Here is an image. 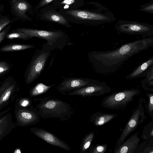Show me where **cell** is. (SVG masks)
<instances>
[{"mask_svg":"<svg viewBox=\"0 0 153 153\" xmlns=\"http://www.w3.org/2000/svg\"><path fill=\"white\" fill-rule=\"evenodd\" d=\"M34 101L39 102L36 107L39 116L43 119L55 118L60 121L66 120L72 113L69 104L54 97L35 99Z\"/></svg>","mask_w":153,"mask_h":153,"instance_id":"1","label":"cell"},{"mask_svg":"<svg viewBox=\"0 0 153 153\" xmlns=\"http://www.w3.org/2000/svg\"><path fill=\"white\" fill-rule=\"evenodd\" d=\"M15 30L28 34L30 39L36 37L45 40L47 42L42 46L51 51L56 49L62 50L65 46L70 44L67 35L60 30L51 31L25 28H18Z\"/></svg>","mask_w":153,"mask_h":153,"instance_id":"2","label":"cell"},{"mask_svg":"<svg viewBox=\"0 0 153 153\" xmlns=\"http://www.w3.org/2000/svg\"><path fill=\"white\" fill-rule=\"evenodd\" d=\"M42 47L41 49H37L36 51L26 70L24 77L26 84L32 83L38 78L43 70L50 55L51 51L48 48Z\"/></svg>","mask_w":153,"mask_h":153,"instance_id":"3","label":"cell"},{"mask_svg":"<svg viewBox=\"0 0 153 153\" xmlns=\"http://www.w3.org/2000/svg\"><path fill=\"white\" fill-rule=\"evenodd\" d=\"M140 92L139 88H131L114 93L102 99V105L105 108L110 109L124 108L133 101L134 97Z\"/></svg>","mask_w":153,"mask_h":153,"instance_id":"4","label":"cell"},{"mask_svg":"<svg viewBox=\"0 0 153 153\" xmlns=\"http://www.w3.org/2000/svg\"><path fill=\"white\" fill-rule=\"evenodd\" d=\"M143 98H140L137 105L133 111L121 134L117 141L114 152L124 142L128 136L146 120L145 108Z\"/></svg>","mask_w":153,"mask_h":153,"instance_id":"5","label":"cell"},{"mask_svg":"<svg viewBox=\"0 0 153 153\" xmlns=\"http://www.w3.org/2000/svg\"><path fill=\"white\" fill-rule=\"evenodd\" d=\"M111 91V88L105 82L93 79L86 86L69 92L67 95L70 96H81L83 97L100 96L109 93Z\"/></svg>","mask_w":153,"mask_h":153,"instance_id":"6","label":"cell"},{"mask_svg":"<svg viewBox=\"0 0 153 153\" xmlns=\"http://www.w3.org/2000/svg\"><path fill=\"white\" fill-rule=\"evenodd\" d=\"M14 113L16 126L25 127L35 124L40 121L37 108L32 106L22 108L15 106Z\"/></svg>","mask_w":153,"mask_h":153,"instance_id":"7","label":"cell"},{"mask_svg":"<svg viewBox=\"0 0 153 153\" xmlns=\"http://www.w3.org/2000/svg\"><path fill=\"white\" fill-rule=\"evenodd\" d=\"M119 29L128 34L151 37L153 35V26L135 21H127L120 25Z\"/></svg>","mask_w":153,"mask_h":153,"instance_id":"8","label":"cell"},{"mask_svg":"<svg viewBox=\"0 0 153 153\" xmlns=\"http://www.w3.org/2000/svg\"><path fill=\"white\" fill-rule=\"evenodd\" d=\"M17 83L12 76L6 78L0 87V111L7 105L17 91Z\"/></svg>","mask_w":153,"mask_h":153,"instance_id":"9","label":"cell"},{"mask_svg":"<svg viewBox=\"0 0 153 153\" xmlns=\"http://www.w3.org/2000/svg\"><path fill=\"white\" fill-rule=\"evenodd\" d=\"M30 130L33 134L53 146L59 147L67 151L71 150L69 146L64 141L44 129L32 127L30 128Z\"/></svg>","mask_w":153,"mask_h":153,"instance_id":"10","label":"cell"},{"mask_svg":"<svg viewBox=\"0 0 153 153\" xmlns=\"http://www.w3.org/2000/svg\"><path fill=\"white\" fill-rule=\"evenodd\" d=\"M93 80V79L85 78H65L58 85L57 89L59 92L65 94V93L86 86Z\"/></svg>","mask_w":153,"mask_h":153,"instance_id":"11","label":"cell"},{"mask_svg":"<svg viewBox=\"0 0 153 153\" xmlns=\"http://www.w3.org/2000/svg\"><path fill=\"white\" fill-rule=\"evenodd\" d=\"M56 8L52 4L48 5L39 10L40 19L43 21L57 23L70 27L68 21L62 14L56 11Z\"/></svg>","mask_w":153,"mask_h":153,"instance_id":"12","label":"cell"},{"mask_svg":"<svg viewBox=\"0 0 153 153\" xmlns=\"http://www.w3.org/2000/svg\"><path fill=\"white\" fill-rule=\"evenodd\" d=\"M10 9L12 14L19 19L31 21L27 13L30 12L32 6L27 0H11L10 1Z\"/></svg>","mask_w":153,"mask_h":153,"instance_id":"13","label":"cell"},{"mask_svg":"<svg viewBox=\"0 0 153 153\" xmlns=\"http://www.w3.org/2000/svg\"><path fill=\"white\" fill-rule=\"evenodd\" d=\"M137 132L124 142L114 152V153H133L139 143L140 139L138 137Z\"/></svg>","mask_w":153,"mask_h":153,"instance_id":"14","label":"cell"},{"mask_svg":"<svg viewBox=\"0 0 153 153\" xmlns=\"http://www.w3.org/2000/svg\"><path fill=\"white\" fill-rule=\"evenodd\" d=\"M16 126L12 120V116L9 113L0 118V141L8 135Z\"/></svg>","mask_w":153,"mask_h":153,"instance_id":"15","label":"cell"},{"mask_svg":"<svg viewBox=\"0 0 153 153\" xmlns=\"http://www.w3.org/2000/svg\"><path fill=\"white\" fill-rule=\"evenodd\" d=\"M65 13L76 18L82 19L99 20L108 19V17L103 15L84 10H70L66 11Z\"/></svg>","mask_w":153,"mask_h":153,"instance_id":"16","label":"cell"},{"mask_svg":"<svg viewBox=\"0 0 153 153\" xmlns=\"http://www.w3.org/2000/svg\"><path fill=\"white\" fill-rule=\"evenodd\" d=\"M118 116L115 114L103 113L98 112L92 114L90 122L95 126L103 125Z\"/></svg>","mask_w":153,"mask_h":153,"instance_id":"17","label":"cell"},{"mask_svg":"<svg viewBox=\"0 0 153 153\" xmlns=\"http://www.w3.org/2000/svg\"><path fill=\"white\" fill-rule=\"evenodd\" d=\"M153 64V55L148 59L144 62L130 73L126 77L128 79L144 76L145 74Z\"/></svg>","mask_w":153,"mask_h":153,"instance_id":"18","label":"cell"},{"mask_svg":"<svg viewBox=\"0 0 153 153\" xmlns=\"http://www.w3.org/2000/svg\"><path fill=\"white\" fill-rule=\"evenodd\" d=\"M34 47L35 45L31 44L12 43L2 46L0 48V51L4 52L18 51L33 48Z\"/></svg>","mask_w":153,"mask_h":153,"instance_id":"19","label":"cell"},{"mask_svg":"<svg viewBox=\"0 0 153 153\" xmlns=\"http://www.w3.org/2000/svg\"><path fill=\"white\" fill-rule=\"evenodd\" d=\"M55 85L53 84L47 85L42 83H38L30 90L29 94L31 97L40 95L46 93Z\"/></svg>","mask_w":153,"mask_h":153,"instance_id":"20","label":"cell"},{"mask_svg":"<svg viewBox=\"0 0 153 153\" xmlns=\"http://www.w3.org/2000/svg\"><path fill=\"white\" fill-rule=\"evenodd\" d=\"M95 133L92 131L87 134L82 139L80 147L81 153H87L94 138Z\"/></svg>","mask_w":153,"mask_h":153,"instance_id":"21","label":"cell"},{"mask_svg":"<svg viewBox=\"0 0 153 153\" xmlns=\"http://www.w3.org/2000/svg\"><path fill=\"white\" fill-rule=\"evenodd\" d=\"M143 98V104L148 114L153 120V93L148 92Z\"/></svg>","mask_w":153,"mask_h":153,"instance_id":"22","label":"cell"},{"mask_svg":"<svg viewBox=\"0 0 153 153\" xmlns=\"http://www.w3.org/2000/svg\"><path fill=\"white\" fill-rule=\"evenodd\" d=\"M141 138L143 140L153 143V121H150L144 126Z\"/></svg>","mask_w":153,"mask_h":153,"instance_id":"23","label":"cell"},{"mask_svg":"<svg viewBox=\"0 0 153 153\" xmlns=\"http://www.w3.org/2000/svg\"><path fill=\"white\" fill-rule=\"evenodd\" d=\"M133 153H153V143L144 140L138 145Z\"/></svg>","mask_w":153,"mask_h":153,"instance_id":"24","label":"cell"},{"mask_svg":"<svg viewBox=\"0 0 153 153\" xmlns=\"http://www.w3.org/2000/svg\"><path fill=\"white\" fill-rule=\"evenodd\" d=\"M6 38L10 39L18 38L25 40L30 39L28 34L24 32H18L15 30L9 32L7 35Z\"/></svg>","mask_w":153,"mask_h":153,"instance_id":"25","label":"cell"},{"mask_svg":"<svg viewBox=\"0 0 153 153\" xmlns=\"http://www.w3.org/2000/svg\"><path fill=\"white\" fill-rule=\"evenodd\" d=\"M107 145L105 143L102 144H91L88 151L89 153H104L107 149Z\"/></svg>","mask_w":153,"mask_h":153,"instance_id":"26","label":"cell"},{"mask_svg":"<svg viewBox=\"0 0 153 153\" xmlns=\"http://www.w3.org/2000/svg\"><path fill=\"white\" fill-rule=\"evenodd\" d=\"M15 106L22 107L26 108L31 107L32 101L30 98L27 97H19L16 100Z\"/></svg>","mask_w":153,"mask_h":153,"instance_id":"27","label":"cell"},{"mask_svg":"<svg viewBox=\"0 0 153 153\" xmlns=\"http://www.w3.org/2000/svg\"><path fill=\"white\" fill-rule=\"evenodd\" d=\"M10 69V64L8 62L4 60L0 61V76L1 77L7 73Z\"/></svg>","mask_w":153,"mask_h":153,"instance_id":"28","label":"cell"},{"mask_svg":"<svg viewBox=\"0 0 153 153\" xmlns=\"http://www.w3.org/2000/svg\"><path fill=\"white\" fill-rule=\"evenodd\" d=\"M140 82L143 89L153 93V79L149 80L145 78Z\"/></svg>","mask_w":153,"mask_h":153,"instance_id":"29","label":"cell"},{"mask_svg":"<svg viewBox=\"0 0 153 153\" xmlns=\"http://www.w3.org/2000/svg\"><path fill=\"white\" fill-rule=\"evenodd\" d=\"M139 10L144 12L153 14V0L140 6Z\"/></svg>","mask_w":153,"mask_h":153,"instance_id":"30","label":"cell"},{"mask_svg":"<svg viewBox=\"0 0 153 153\" xmlns=\"http://www.w3.org/2000/svg\"><path fill=\"white\" fill-rule=\"evenodd\" d=\"M12 22L10 18L5 16H0V31L3 30L9 24Z\"/></svg>","mask_w":153,"mask_h":153,"instance_id":"31","label":"cell"},{"mask_svg":"<svg viewBox=\"0 0 153 153\" xmlns=\"http://www.w3.org/2000/svg\"><path fill=\"white\" fill-rule=\"evenodd\" d=\"M11 27V25L6 27L5 28L0 31V44L6 38L9 33V31Z\"/></svg>","mask_w":153,"mask_h":153,"instance_id":"32","label":"cell"},{"mask_svg":"<svg viewBox=\"0 0 153 153\" xmlns=\"http://www.w3.org/2000/svg\"><path fill=\"white\" fill-rule=\"evenodd\" d=\"M54 0H41L38 4L35 6V9L36 10L42 8L46 6L49 5Z\"/></svg>","mask_w":153,"mask_h":153,"instance_id":"33","label":"cell"},{"mask_svg":"<svg viewBox=\"0 0 153 153\" xmlns=\"http://www.w3.org/2000/svg\"><path fill=\"white\" fill-rule=\"evenodd\" d=\"M153 74V64L146 71L144 76H148Z\"/></svg>","mask_w":153,"mask_h":153,"instance_id":"34","label":"cell"},{"mask_svg":"<svg viewBox=\"0 0 153 153\" xmlns=\"http://www.w3.org/2000/svg\"><path fill=\"white\" fill-rule=\"evenodd\" d=\"M11 107H10L9 108H7L6 110L4 111H2V112H1L0 113V117H1L2 116H3L7 112L9 111L11 109Z\"/></svg>","mask_w":153,"mask_h":153,"instance_id":"35","label":"cell"},{"mask_svg":"<svg viewBox=\"0 0 153 153\" xmlns=\"http://www.w3.org/2000/svg\"><path fill=\"white\" fill-rule=\"evenodd\" d=\"M145 78L149 80L153 79V74H152L149 76H146V78Z\"/></svg>","mask_w":153,"mask_h":153,"instance_id":"36","label":"cell"},{"mask_svg":"<svg viewBox=\"0 0 153 153\" xmlns=\"http://www.w3.org/2000/svg\"><path fill=\"white\" fill-rule=\"evenodd\" d=\"M13 152L14 153H21L22 152L20 149L17 148Z\"/></svg>","mask_w":153,"mask_h":153,"instance_id":"37","label":"cell"}]
</instances>
